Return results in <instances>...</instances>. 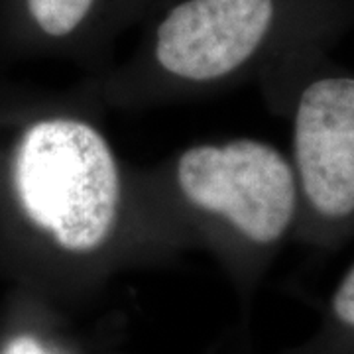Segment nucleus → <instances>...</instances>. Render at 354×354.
I'll list each match as a JSON object with an SVG mask.
<instances>
[{"label":"nucleus","mask_w":354,"mask_h":354,"mask_svg":"<svg viewBox=\"0 0 354 354\" xmlns=\"http://www.w3.org/2000/svg\"><path fill=\"white\" fill-rule=\"evenodd\" d=\"M26 218L69 254H93L113 239L122 211V176L111 142L79 118L28 128L12 164Z\"/></svg>","instance_id":"f257e3e1"},{"label":"nucleus","mask_w":354,"mask_h":354,"mask_svg":"<svg viewBox=\"0 0 354 354\" xmlns=\"http://www.w3.org/2000/svg\"><path fill=\"white\" fill-rule=\"evenodd\" d=\"M176 179L191 207L221 218L258 246L278 244L301 216L293 164L276 146L260 140L187 148L177 160Z\"/></svg>","instance_id":"f03ea898"},{"label":"nucleus","mask_w":354,"mask_h":354,"mask_svg":"<svg viewBox=\"0 0 354 354\" xmlns=\"http://www.w3.org/2000/svg\"><path fill=\"white\" fill-rule=\"evenodd\" d=\"M293 169L311 239L342 241L354 230V71L317 65L293 111Z\"/></svg>","instance_id":"7ed1b4c3"},{"label":"nucleus","mask_w":354,"mask_h":354,"mask_svg":"<svg viewBox=\"0 0 354 354\" xmlns=\"http://www.w3.org/2000/svg\"><path fill=\"white\" fill-rule=\"evenodd\" d=\"M152 0H16L22 24L50 41L109 36Z\"/></svg>","instance_id":"20e7f679"},{"label":"nucleus","mask_w":354,"mask_h":354,"mask_svg":"<svg viewBox=\"0 0 354 354\" xmlns=\"http://www.w3.org/2000/svg\"><path fill=\"white\" fill-rule=\"evenodd\" d=\"M330 313L342 330L354 335V264L346 270L333 293Z\"/></svg>","instance_id":"39448f33"},{"label":"nucleus","mask_w":354,"mask_h":354,"mask_svg":"<svg viewBox=\"0 0 354 354\" xmlns=\"http://www.w3.org/2000/svg\"><path fill=\"white\" fill-rule=\"evenodd\" d=\"M2 354H53L50 353L46 346H41L38 341H34V339H30V337H20V339H16L12 341L6 348H4V353Z\"/></svg>","instance_id":"423d86ee"}]
</instances>
